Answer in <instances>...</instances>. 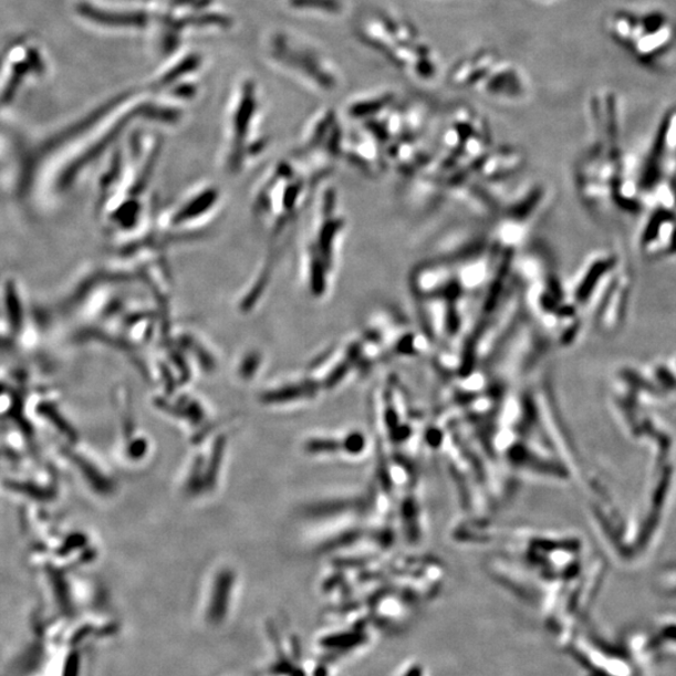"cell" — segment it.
Listing matches in <instances>:
<instances>
[{
	"mask_svg": "<svg viewBox=\"0 0 676 676\" xmlns=\"http://www.w3.org/2000/svg\"><path fill=\"white\" fill-rule=\"evenodd\" d=\"M346 226L335 188L323 186L313 202L300 251L302 282L313 298H325L330 292Z\"/></svg>",
	"mask_w": 676,
	"mask_h": 676,
	"instance_id": "1",
	"label": "cell"
},
{
	"mask_svg": "<svg viewBox=\"0 0 676 676\" xmlns=\"http://www.w3.org/2000/svg\"><path fill=\"white\" fill-rule=\"evenodd\" d=\"M605 31L646 69L666 70L676 55V22L661 9H617L605 18Z\"/></svg>",
	"mask_w": 676,
	"mask_h": 676,
	"instance_id": "2",
	"label": "cell"
}]
</instances>
